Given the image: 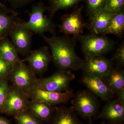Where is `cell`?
I'll return each mask as SVG.
<instances>
[{
    "label": "cell",
    "instance_id": "6da1fadb",
    "mask_svg": "<svg viewBox=\"0 0 124 124\" xmlns=\"http://www.w3.org/2000/svg\"><path fill=\"white\" fill-rule=\"evenodd\" d=\"M41 36L49 45L52 60L59 69L77 70L82 69L84 60L76 53L75 37L72 38L55 35L49 37L44 35Z\"/></svg>",
    "mask_w": 124,
    "mask_h": 124
},
{
    "label": "cell",
    "instance_id": "7a4b0ae2",
    "mask_svg": "<svg viewBox=\"0 0 124 124\" xmlns=\"http://www.w3.org/2000/svg\"><path fill=\"white\" fill-rule=\"evenodd\" d=\"M81 44L85 58L103 56L112 50L115 43L105 35L91 33L75 37Z\"/></svg>",
    "mask_w": 124,
    "mask_h": 124
},
{
    "label": "cell",
    "instance_id": "3957f363",
    "mask_svg": "<svg viewBox=\"0 0 124 124\" xmlns=\"http://www.w3.org/2000/svg\"><path fill=\"white\" fill-rule=\"evenodd\" d=\"M46 10V7L42 2L34 5L29 14V20L20 22V24L32 32L41 36L46 32L55 35V24L51 18L47 17L45 15Z\"/></svg>",
    "mask_w": 124,
    "mask_h": 124
},
{
    "label": "cell",
    "instance_id": "277c9868",
    "mask_svg": "<svg viewBox=\"0 0 124 124\" xmlns=\"http://www.w3.org/2000/svg\"><path fill=\"white\" fill-rule=\"evenodd\" d=\"M36 76L28 64L20 60L14 66L8 78L12 84L29 97V93L36 86Z\"/></svg>",
    "mask_w": 124,
    "mask_h": 124
},
{
    "label": "cell",
    "instance_id": "5b68a950",
    "mask_svg": "<svg viewBox=\"0 0 124 124\" xmlns=\"http://www.w3.org/2000/svg\"><path fill=\"white\" fill-rule=\"evenodd\" d=\"M75 78V75L69 70L59 69L50 76L38 78L36 86L46 91L65 92L70 90V84Z\"/></svg>",
    "mask_w": 124,
    "mask_h": 124
},
{
    "label": "cell",
    "instance_id": "8992f818",
    "mask_svg": "<svg viewBox=\"0 0 124 124\" xmlns=\"http://www.w3.org/2000/svg\"><path fill=\"white\" fill-rule=\"evenodd\" d=\"M72 99V107L78 115L89 119L98 114V102L91 92L87 90L78 91Z\"/></svg>",
    "mask_w": 124,
    "mask_h": 124
},
{
    "label": "cell",
    "instance_id": "52a82bcc",
    "mask_svg": "<svg viewBox=\"0 0 124 124\" xmlns=\"http://www.w3.org/2000/svg\"><path fill=\"white\" fill-rule=\"evenodd\" d=\"M29 99L26 94L13 85H9L2 113L14 117L27 110Z\"/></svg>",
    "mask_w": 124,
    "mask_h": 124
},
{
    "label": "cell",
    "instance_id": "ba28073f",
    "mask_svg": "<svg viewBox=\"0 0 124 124\" xmlns=\"http://www.w3.org/2000/svg\"><path fill=\"white\" fill-rule=\"evenodd\" d=\"M113 61L104 56L85 58L82 68L84 75L104 79L113 69Z\"/></svg>",
    "mask_w": 124,
    "mask_h": 124
},
{
    "label": "cell",
    "instance_id": "9c48e42d",
    "mask_svg": "<svg viewBox=\"0 0 124 124\" xmlns=\"http://www.w3.org/2000/svg\"><path fill=\"white\" fill-rule=\"evenodd\" d=\"M52 56L48 47L41 46L34 50H31L23 61L28 63V65L36 75H42L48 69Z\"/></svg>",
    "mask_w": 124,
    "mask_h": 124
},
{
    "label": "cell",
    "instance_id": "30bf717a",
    "mask_svg": "<svg viewBox=\"0 0 124 124\" xmlns=\"http://www.w3.org/2000/svg\"><path fill=\"white\" fill-rule=\"evenodd\" d=\"M33 32L18 22L12 28L9 36L18 53L26 56L31 52Z\"/></svg>",
    "mask_w": 124,
    "mask_h": 124
},
{
    "label": "cell",
    "instance_id": "8fae6325",
    "mask_svg": "<svg viewBox=\"0 0 124 124\" xmlns=\"http://www.w3.org/2000/svg\"><path fill=\"white\" fill-rule=\"evenodd\" d=\"M74 95L73 91L70 89L65 92H52L43 90L36 86L29 93V97L31 100L54 106L66 103L72 99Z\"/></svg>",
    "mask_w": 124,
    "mask_h": 124
},
{
    "label": "cell",
    "instance_id": "7c38bea8",
    "mask_svg": "<svg viewBox=\"0 0 124 124\" xmlns=\"http://www.w3.org/2000/svg\"><path fill=\"white\" fill-rule=\"evenodd\" d=\"M81 9H79L70 14L64 15L61 19L60 31L65 35H73L74 37L81 34L86 25L83 22Z\"/></svg>",
    "mask_w": 124,
    "mask_h": 124
},
{
    "label": "cell",
    "instance_id": "4fadbf2b",
    "mask_svg": "<svg viewBox=\"0 0 124 124\" xmlns=\"http://www.w3.org/2000/svg\"><path fill=\"white\" fill-rule=\"evenodd\" d=\"M95 120L100 119L109 123H121L124 120V103L117 99L109 101L98 115L94 117Z\"/></svg>",
    "mask_w": 124,
    "mask_h": 124
},
{
    "label": "cell",
    "instance_id": "5bb4252c",
    "mask_svg": "<svg viewBox=\"0 0 124 124\" xmlns=\"http://www.w3.org/2000/svg\"><path fill=\"white\" fill-rule=\"evenodd\" d=\"M82 80V82L89 91L103 101H109L116 97L103 79L84 75Z\"/></svg>",
    "mask_w": 124,
    "mask_h": 124
},
{
    "label": "cell",
    "instance_id": "9a60e30c",
    "mask_svg": "<svg viewBox=\"0 0 124 124\" xmlns=\"http://www.w3.org/2000/svg\"><path fill=\"white\" fill-rule=\"evenodd\" d=\"M113 14L104 8L90 16L88 27L93 34L103 35Z\"/></svg>",
    "mask_w": 124,
    "mask_h": 124
},
{
    "label": "cell",
    "instance_id": "2e32d148",
    "mask_svg": "<svg viewBox=\"0 0 124 124\" xmlns=\"http://www.w3.org/2000/svg\"><path fill=\"white\" fill-rule=\"evenodd\" d=\"M55 107L45 103L29 100L27 110L44 122L49 124L55 112Z\"/></svg>",
    "mask_w": 124,
    "mask_h": 124
},
{
    "label": "cell",
    "instance_id": "e0dca14e",
    "mask_svg": "<svg viewBox=\"0 0 124 124\" xmlns=\"http://www.w3.org/2000/svg\"><path fill=\"white\" fill-rule=\"evenodd\" d=\"M49 124H84L72 107H56Z\"/></svg>",
    "mask_w": 124,
    "mask_h": 124
},
{
    "label": "cell",
    "instance_id": "ac0fdd59",
    "mask_svg": "<svg viewBox=\"0 0 124 124\" xmlns=\"http://www.w3.org/2000/svg\"><path fill=\"white\" fill-rule=\"evenodd\" d=\"M0 57L13 66L21 60L15 46L8 37L0 40Z\"/></svg>",
    "mask_w": 124,
    "mask_h": 124
},
{
    "label": "cell",
    "instance_id": "d6986e66",
    "mask_svg": "<svg viewBox=\"0 0 124 124\" xmlns=\"http://www.w3.org/2000/svg\"><path fill=\"white\" fill-rule=\"evenodd\" d=\"M103 80L116 96L121 90L124 88V71L120 67L113 68Z\"/></svg>",
    "mask_w": 124,
    "mask_h": 124
},
{
    "label": "cell",
    "instance_id": "ffe728a7",
    "mask_svg": "<svg viewBox=\"0 0 124 124\" xmlns=\"http://www.w3.org/2000/svg\"><path fill=\"white\" fill-rule=\"evenodd\" d=\"M17 15L0 8V40L8 36L11 29L18 22L16 19Z\"/></svg>",
    "mask_w": 124,
    "mask_h": 124
},
{
    "label": "cell",
    "instance_id": "44dd1931",
    "mask_svg": "<svg viewBox=\"0 0 124 124\" xmlns=\"http://www.w3.org/2000/svg\"><path fill=\"white\" fill-rule=\"evenodd\" d=\"M124 30V14L122 9L113 14L103 35L113 34L120 35Z\"/></svg>",
    "mask_w": 124,
    "mask_h": 124
},
{
    "label": "cell",
    "instance_id": "7402d4cb",
    "mask_svg": "<svg viewBox=\"0 0 124 124\" xmlns=\"http://www.w3.org/2000/svg\"><path fill=\"white\" fill-rule=\"evenodd\" d=\"M81 0H50L48 8L49 17L52 19L55 13L59 10L67 8L73 6Z\"/></svg>",
    "mask_w": 124,
    "mask_h": 124
},
{
    "label": "cell",
    "instance_id": "603a6c76",
    "mask_svg": "<svg viewBox=\"0 0 124 124\" xmlns=\"http://www.w3.org/2000/svg\"><path fill=\"white\" fill-rule=\"evenodd\" d=\"M14 117L18 124H44L27 110L22 112Z\"/></svg>",
    "mask_w": 124,
    "mask_h": 124
},
{
    "label": "cell",
    "instance_id": "cb8c5ba5",
    "mask_svg": "<svg viewBox=\"0 0 124 124\" xmlns=\"http://www.w3.org/2000/svg\"><path fill=\"white\" fill-rule=\"evenodd\" d=\"M8 77L0 78V113H2L8 91Z\"/></svg>",
    "mask_w": 124,
    "mask_h": 124
},
{
    "label": "cell",
    "instance_id": "d4e9b609",
    "mask_svg": "<svg viewBox=\"0 0 124 124\" xmlns=\"http://www.w3.org/2000/svg\"><path fill=\"white\" fill-rule=\"evenodd\" d=\"M124 0H107L103 8L114 14L122 9Z\"/></svg>",
    "mask_w": 124,
    "mask_h": 124
},
{
    "label": "cell",
    "instance_id": "484cf974",
    "mask_svg": "<svg viewBox=\"0 0 124 124\" xmlns=\"http://www.w3.org/2000/svg\"><path fill=\"white\" fill-rule=\"evenodd\" d=\"M107 1V0H87L90 16L98 10L103 8Z\"/></svg>",
    "mask_w": 124,
    "mask_h": 124
},
{
    "label": "cell",
    "instance_id": "4316f807",
    "mask_svg": "<svg viewBox=\"0 0 124 124\" xmlns=\"http://www.w3.org/2000/svg\"><path fill=\"white\" fill-rule=\"evenodd\" d=\"M13 67L0 57V78L8 77Z\"/></svg>",
    "mask_w": 124,
    "mask_h": 124
},
{
    "label": "cell",
    "instance_id": "83f0119b",
    "mask_svg": "<svg viewBox=\"0 0 124 124\" xmlns=\"http://www.w3.org/2000/svg\"><path fill=\"white\" fill-rule=\"evenodd\" d=\"M112 60H115L119 67L124 66V44L122 43L116 50L115 54Z\"/></svg>",
    "mask_w": 124,
    "mask_h": 124
},
{
    "label": "cell",
    "instance_id": "f1b7e54d",
    "mask_svg": "<svg viewBox=\"0 0 124 124\" xmlns=\"http://www.w3.org/2000/svg\"><path fill=\"white\" fill-rule=\"evenodd\" d=\"M14 8L23 7L35 0H7Z\"/></svg>",
    "mask_w": 124,
    "mask_h": 124
},
{
    "label": "cell",
    "instance_id": "f546056e",
    "mask_svg": "<svg viewBox=\"0 0 124 124\" xmlns=\"http://www.w3.org/2000/svg\"><path fill=\"white\" fill-rule=\"evenodd\" d=\"M116 96L117 97V99L118 100L124 103V88L121 90Z\"/></svg>",
    "mask_w": 124,
    "mask_h": 124
},
{
    "label": "cell",
    "instance_id": "4dcf8cb0",
    "mask_svg": "<svg viewBox=\"0 0 124 124\" xmlns=\"http://www.w3.org/2000/svg\"><path fill=\"white\" fill-rule=\"evenodd\" d=\"M0 8L3 9L8 11V12L11 13V14L16 15H17V13L16 12L14 11L13 10L9 8H8L6 7V6H5L4 5L2 4L0 1Z\"/></svg>",
    "mask_w": 124,
    "mask_h": 124
},
{
    "label": "cell",
    "instance_id": "1f68e13d",
    "mask_svg": "<svg viewBox=\"0 0 124 124\" xmlns=\"http://www.w3.org/2000/svg\"><path fill=\"white\" fill-rule=\"evenodd\" d=\"M0 124H10L8 120L0 116Z\"/></svg>",
    "mask_w": 124,
    "mask_h": 124
},
{
    "label": "cell",
    "instance_id": "d6a6232c",
    "mask_svg": "<svg viewBox=\"0 0 124 124\" xmlns=\"http://www.w3.org/2000/svg\"><path fill=\"white\" fill-rule=\"evenodd\" d=\"M88 123L87 124H93V118H90V119H88ZM101 124H106V123L105 121H104L102 122Z\"/></svg>",
    "mask_w": 124,
    "mask_h": 124
},
{
    "label": "cell",
    "instance_id": "836d02e7",
    "mask_svg": "<svg viewBox=\"0 0 124 124\" xmlns=\"http://www.w3.org/2000/svg\"><path fill=\"white\" fill-rule=\"evenodd\" d=\"M124 124L123 122H121V123H109L108 122V124Z\"/></svg>",
    "mask_w": 124,
    "mask_h": 124
}]
</instances>
